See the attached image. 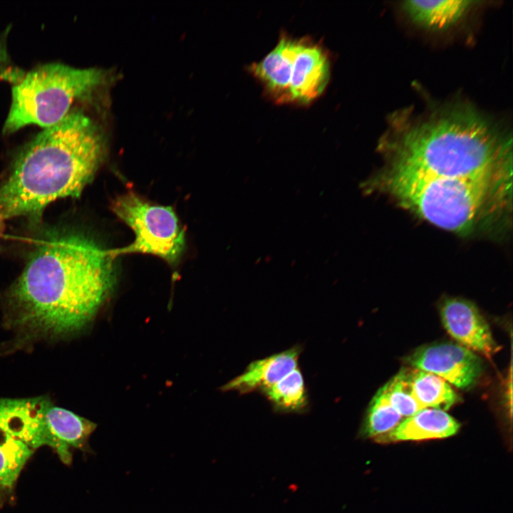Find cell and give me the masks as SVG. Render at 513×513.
<instances>
[{"label":"cell","instance_id":"5b68a950","mask_svg":"<svg viewBox=\"0 0 513 513\" xmlns=\"http://www.w3.org/2000/svg\"><path fill=\"white\" fill-rule=\"evenodd\" d=\"M98 68H76L46 63L27 73L12 88L10 110L3 131L11 133L28 125L44 128L63 119L77 98L86 97L105 80Z\"/></svg>","mask_w":513,"mask_h":513},{"label":"cell","instance_id":"8fae6325","mask_svg":"<svg viewBox=\"0 0 513 513\" xmlns=\"http://www.w3.org/2000/svg\"><path fill=\"white\" fill-rule=\"evenodd\" d=\"M301 348L294 346L281 352L251 362L239 375L227 382L223 391L241 394L260 392L273 385L298 368Z\"/></svg>","mask_w":513,"mask_h":513},{"label":"cell","instance_id":"30bf717a","mask_svg":"<svg viewBox=\"0 0 513 513\" xmlns=\"http://www.w3.org/2000/svg\"><path fill=\"white\" fill-rule=\"evenodd\" d=\"M51 404L46 397L0 398V429L32 450L48 445L45 419Z\"/></svg>","mask_w":513,"mask_h":513},{"label":"cell","instance_id":"ac0fdd59","mask_svg":"<svg viewBox=\"0 0 513 513\" xmlns=\"http://www.w3.org/2000/svg\"><path fill=\"white\" fill-rule=\"evenodd\" d=\"M33 450L0 429V489L14 485Z\"/></svg>","mask_w":513,"mask_h":513},{"label":"cell","instance_id":"e0dca14e","mask_svg":"<svg viewBox=\"0 0 513 513\" xmlns=\"http://www.w3.org/2000/svg\"><path fill=\"white\" fill-rule=\"evenodd\" d=\"M402 419L381 387L369 404L360 434L366 438L382 441L403 421Z\"/></svg>","mask_w":513,"mask_h":513},{"label":"cell","instance_id":"52a82bcc","mask_svg":"<svg viewBox=\"0 0 513 513\" xmlns=\"http://www.w3.org/2000/svg\"><path fill=\"white\" fill-rule=\"evenodd\" d=\"M330 63L324 50L308 38H291L282 64L287 103H309L324 90Z\"/></svg>","mask_w":513,"mask_h":513},{"label":"cell","instance_id":"5bb4252c","mask_svg":"<svg viewBox=\"0 0 513 513\" xmlns=\"http://www.w3.org/2000/svg\"><path fill=\"white\" fill-rule=\"evenodd\" d=\"M474 3L469 0H410L402 6L416 24L432 31H442L456 24Z\"/></svg>","mask_w":513,"mask_h":513},{"label":"cell","instance_id":"44dd1931","mask_svg":"<svg viewBox=\"0 0 513 513\" xmlns=\"http://www.w3.org/2000/svg\"><path fill=\"white\" fill-rule=\"evenodd\" d=\"M4 227V219L0 217V235Z\"/></svg>","mask_w":513,"mask_h":513},{"label":"cell","instance_id":"6da1fadb","mask_svg":"<svg viewBox=\"0 0 513 513\" xmlns=\"http://www.w3.org/2000/svg\"><path fill=\"white\" fill-rule=\"evenodd\" d=\"M114 259L79 234L40 243L7 294L6 325L28 340L63 338L81 331L113 291Z\"/></svg>","mask_w":513,"mask_h":513},{"label":"cell","instance_id":"8992f818","mask_svg":"<svg viewBox=\"0 0 513 513\" xmlns=\"http://www.w3.org/2000/svg\"><path fill=\"white\" fill-rule=\"evenodd\" d=\"M111 209L135 236L131 244L108 250L113 257L137 252L157 256L170 264L178 261L185 247V238L171 207L152 204L131 191L116 197Z\"/></svg>","mask_w":513,"mask_h":513},{"label":"cell","instance_id":"277c9868","mask_svg":"<svg viewBox=\"0 0 513 513\" xmlns=\"http://www.w3.org/2000/svg\"><path fill=\"white\" fill-rule=\"evenodd\" d=\"M385 187L404 207L437 227L471 230L511 187L512 171L470 177L426 175L391 165Z\"/></svg>","mask_w":513,"mask_h":513},{"label":"cell","instance_id":"ba28073f","mask_svg":"<svg viewBox=\"0 0 513 513\" xmlns=\"http://www.w3.org/2000/svg\"><path fill=\"white\" fill-rule=\"evenodd\" d=\"M406 361L414 368L438 375L462 389L472 387L483 370L482 361L476 354L453 343L423 346L408 356Z\"/></svg>","mask_w":513,"mask_h":513},{"label":"cell","instance_id":"9c48e42d","mask_svg":"<svg viewBox=\"0 0 513 513\" xmlns=\"http://www.w3.org/2000/svg\"><path fill=\"white\" fill-rule=\"evenodd\" d=\"M440 317L447 331L461 346L491 357L499 350L489 324L472 302L460 298L444 300Z\"/></svg>","mask_w":513,"mask_h":513},{"label":"cell","instance_id":"9a60e30c","mask_svg":"<svg viewBox=\"0 0 513 513\" xmlns=\"http://www.w3.org/2000/svg\"><path fill=\"white\" fill-rule=\"evenodd\" d=\"M405 370L411 392L423 408L446 410L460 400L450 384L440 376L416 368Z\"/></svg>","mask_w":513,"mask_h":513},{"label":"cell","instance_id":"4fadbf2b","mask_svg":"<svg viewBox=\"0 0 513 513\" xmlns=\"http://www.w3.org/2000/svg\"><path fill=\"white\" fill-rule=\"evenodd\" d=\"M460 424L445 411L424 408L406 418L383 440H422L455 435Z\"/></svg>","mask_w":513,"mask_h":513},{"label":"cell","instance_id":"d6986e66","mask_svg":"<svg viewBox=\"0 0 513 513\" xmlns=\"http://www.w3.org/2000/svg\"><path fill=\"white\" fill-rule=\"evenodd\" d=\"M383 388L392 407L403 418H408L424 409L411 392L405 368L385 383Z\"/></svg>","mask_w":513,"mask_h":513},{"label":"cell","instance_id":"2e32d148","mask_svg":"<svg viewBox=\"0 0 513 513\" xmlns=\"http://www.w3.org/2000/svg\"><path fill=\"white\" fill-rule=\"evenodd\" d=\"M274 411L280 413H301L309 405L304 376L296 368L279 381L261 391Z\"/></svg>","mask_w":513,"mask_h":513},{"label":"cell","instance_id":"3957f363","mask_svg":"<svg viewBox=\"0 0 513 513\" xmlns=\"http://www.w3.org/2000/svg\"><path fill=\"white\" fill-rule=\"evenodd\" d=\"M392 165L446 177L512 171V138L475 111L454 108L419 121L394 140Z\"/></svg>","mask_w":513,"mask_h":513},{"label":"cell","instance_id":"7c38bea8","mask_svg":"<svg viewBox=\"0 0 513 513\" xmlns=\"http://www.w3.org/2000/svg\"><path fill=\"white\" fill-rule=\"evenodd\" d=\"M49 446L65 464H70V447H81L96 428V424L70 410L51 404L46 413Z\"/></svg>","mask_w":513,"mask_h":513},{"label":"cell","instance_id":"ffe728a7","mask_svg":"<svg viewBox=\"0 0 513 513\" xmlns=\"http://www.w3.org/2000/svg\"><path fill=\"white\" fill-rule=\"evenodd\" d=\"M8 60L7 52L4 43L0 40V69L6 63Z\"/></svg>","mask_w":513,"mask_h":513},{"label":"cell","instance_id":"7a4b0ae2","mask_svg":"<svg viewBox=\"0 0 513 513\" xmlns=\"http://www.w3.org/2000/svg\"><path fill=\"white\" fill-rule=\"evenodd\" d=\"M105 154L97 124L80 110L44 128L17 156L0 185V217L34 214L55 200L78 197Z\"/></svg>","mask_w":513,"mask_h":513}]
</instances>
